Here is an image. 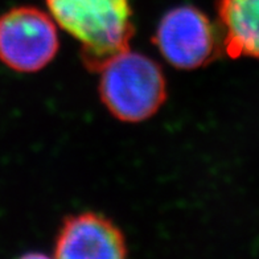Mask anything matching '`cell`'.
Returning a JSON list of instances; mask_svg holds the SVG:
<instances>
[{"label": "cell", "instance_id": "1", "mask_svg": "<svg viewBox=\"0 0 259 259\" xmlns=\"http://www.w3.org/2000/svg\"><path fill=\"white\" fill-rule=\"evenodd\" d=\"M56 24L81 44L82 61L99 72L114 56L130 49L134 36L130 0H45Z\"/></svg>", "mask_w": 259, "mask_h": 259}, {"label": "cell", "instance_id": "5", "mask_svg": "<svg viewBox=\"0 0 259 259\" xmlns=\"http://www.w3.org/2000/svg\"><path fill=\"white\" fill-rule=\"evenodd\" d=\"M126 255L122 232L110 220L90 211L65 220L55 243V256L61 259H120Z\"/></svg>", "mask_w": 259, "mask_h": 259}, {"label": "cell", "instance_id": "6", "mask_svg": "<svg viewBox=\"0 0 259 259\" xmlns=\"http://www.w3.org/2000/svg\"><path fill=\"white\" fill-rule=\"evenodd\" d=\"M224 47L232 58H259V0H219Z\"/></svg>", "mask_w": 259, "mask_h": 259}, {"label": "cell", "instance_id": "3", "mask_svg": "<svg viewBox=\"0 0 259 259\" xmlns=\"http://www.w3.org/2000/svg\"><path fill=\"white\" fill-rule=\"evenodd\" d=\"M58 47L57 24L42 11L17 7L0 16V61L12 70H41L55 58Z\"/></svg>", "mask_w": 259, "mask_h": 259}, {"label": "cell", "instance_id": "4", "mask_svg": "<svg viewBox=\"0 0 259 259\" xmlns=\"http://www.w3.org/2000/svg\"><path fill=\"white\" fill-rule=\"evenodd\" d=\"M154 41L172 66L184 70L208 65L219 51L213 24L206 15L191 6L168 11L157 25Z\"/></svg>", "mask_w": 259, "mask_h": 259}, {"label": "cell", "instance_id": "2", "mask_svg": "<svg viewBox=\"0 0 259 259\" xmlns=\"http://www.w3.org/2000/svg\"><path fill=\"white\" fill-rule=\"evenodd\" d=\"M99 94L110 113L123 122H142L154 115L167 98L160 66L130 49L99 69Z\"/></svg>", "mask_w": 259, "mask_h": 259}]
</instances>
